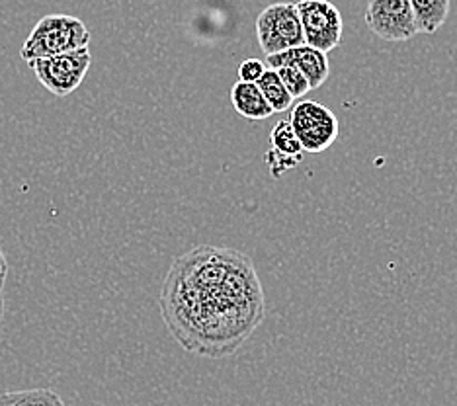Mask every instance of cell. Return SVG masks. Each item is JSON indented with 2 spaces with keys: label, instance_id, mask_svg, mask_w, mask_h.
Here are the masks:
<instances>
[{
  "label": "cell",
  "instance_id": "e0dca14e",
  "mask_svg": "<svg viewBox=\"0 0 457 406\" xmlns=\"http://www.w3.org/2000/svg\"><path fill=\"white\" fill-rule=\"evenodd\" d=\"M4 309H6L4 297H3V294H0V322H3V319H4Z\"/></svg>",
  "mask_w": 457,
  "mask_h": 406
},
{
  "label": "cell",
  "instance_id": "ba28073f",
  "mask_svg": "<svg viewBox=\"0 0 457 406\" xmlns=\"http://www.w3.org/2000/svg\"><path fill=\"white\" fill-rule=\"evenodd\" d=\"M303 153L289 120L278 121L270 133V149L264 153V162L274 178H279L303 162Z\"/></svg>",
  "mask_w": 457,
  "mask_h": 406
},
{
  "label": "cell",
  "instance_id": "30bf717a",
  "mask_svg": "<svg viewBox=\"0 0 457 406\" xmlns=\"http://www.w3.org/2000/svg\"><path fill=\"white\" fill-rule=\"evenodd\" d=\"M231 102L238 116L246 120H268L274 113L256 82L237 80L231 88Z\"/></svg>",
  "mask_w": 457,
  "mask_h": 406
},
{
  "label": "cell",
  "instance_id": "52a82bcc",
  "mask_svg": "<svg viewBox=\"0 0 457 406\" xmlns=\"http://www.w3.org/2000/svg\"><path fill=\"white\" fill-rule=\"evenodd\" d=\"M363 20L383 41H411L419 36L409 0H368Z\"/></svg>",
  "mask_w": 457,
  "mask_h": 406
},
{
  "label": "cell",
  "instance_id": "3957f363",
  "mask_svg": "<svg viewBox=\"0 0 457 406\" xmlns=\"http://www.w3.org/2000/svg\"><path fill=\"white\" fill-rule=\"evenodd\" d=\"M289 123L305 153L319 154L337 143L340 123L337 113L315 100H299L289 108Z\"/></svg>",
  "mask_w": 457,
  "mask_h": 406
},
{
  "label": "cell",
  "instance_id": "6da1fadb",
  "mask_svg": "<svg viewBox=\"0 0 457 406\" xmlns=\"http://www.w3.org/2000/svg\"><path fill=\"white\" fill-rule=\"evenodd\" d=\"M170 336L200 358L221 360L245 346L266 319V297L251 256L200 244L172 262L159 297Z\"/></svg>",
  "mask_w": 457,
  "mask_h": 406
},
{
  "label": "cell",
  "instance_id": "277c9868",
  "mask_svg": "<svg viewBox=\"0 0 457 406\" xmlns=\"http://www.w3.org/2000/svg\"><path fill=\"white\" fill-rule=\"evenodd\" d=\"M254 31L264 55L282 54V51L305 44L295 3L266 6L256 18Z\"/></svg>",
  "mask_w": 457,
  "mask_h": 406
},
{
  "label": "cell",
  "instance_id": "8992f818",
  "mask_svg": "<svg viewBox=\"0 0 457 406\" xmlns=\"http://www.w3.org/2000/svg\"><path fill=\"white\" fill-rule=\"evenodd\" d=\"M295 4L305 46L315 47L320 54H330L332 49H337L345 31L340 10L330 0H299Z\"/></svg>",
  "mask_w": 457,
  "mask_h": 406
},
{
  "label": "cell",
  "instance_id": "5b68a950",
  "mask_svg": "<svg viewBox=\"0 0 457 406\" xmlns=\"http://www.w3.org/2000/svg\"><path fill=\"white\" fill-rule=\"evenodd\" d=\"M92 55L88 47L69 51V54H59L44 59H34L28 65L34 70L36 79L41 87H46L51 94L59 98H65L75 92L87 72L90 69Z\"/></svg>",
  "mask_w": 457,
  "mask_h": 406
},
{
  "label": "cell",
  "instance_id": "7a4b0ae2",
  "mask_svg": "<svg viewBox=\"0 0 457 406\" xmlns=\"http://www.w3.org/2000/svg\"><path fill=\"white\" fill-rule=\"evenodd\" d=\"M90 31L87 24L77 16L69 14H49L39 20L29 31L28 39L20 49V57L26 62L34 59H44L69 51L88 47Z\"/></svg>",
  "mask_w": 457,
  "mask_h": 406
},
{
  "label": "cell",
  "instance_id": "7c38bea8",
  "mask_svg": "<svg viewBox=\"0 0 457 406\" xmlns=\"http://www.w3.org/2000/svg\"><path fill=\"white\" fill-rule=\"evenodd\" d=\"M256 87L261 88L266 102L270 104V106H272L274 113L276 112H286V110L294 106L292 94L287 92L282 79L278 77V72L274 69L266 67V70L262 72V77L256 80Z\"/></svg>",
  "mask_w": 457,
  "mask_h": 406
},
{
  "label": "cell",
  "instance_id": "8fae6325",
  "mask_svg": "<svg viewBox=\"0 0 457 406\" xmlns=\"http://www.w3.org/2000/svg\"><path fill=\"white\" fill-rule=\"evenodd\" d=\"M419 34H436L450 16L452 0H409Z\"/></svg>",
  "mask_w": 457,
  "mask_h": 406
},
{
  "label": "cell",
  "instance_id": "4fadbf2b",
  "mask_svg": "<svg viewBox=\"0 0 457 406\" xmlns=\"http://www.w3.org/2000/svg\"><path fill=\"white\" fill-rule=\"evenodd\" d=\"M0 406H65V402L51 389H28L3 393Z\"/></svg>",
  "mask_w": 457,
  "mask_h": 406
},
{
  "label": "cell",
  "instance_id": "5bb4252c",
  "mask_svg": "<svg viewBox=\"0 0 457 406\" xmlns=\"http://www.w3.org/2000/svg\"><path fill=\"white\" fill-rule=\"evenodd\" d=\"M274 70L278 72V77L282 79L284 87L287 88L289 94H292L294 100L303 98L305 94L311 92L309 80L303 77V72H301L299 69H295L294 65H282V67H278Z\"/></svg>",
  "mask_w": 457,
  "mask_h": 406
},
{
  "label": "cell",
  "instance_id": "2e32d148",
  "mask_svg": "<svg viewBox=\"0 0 457 406\" xmlns=\"http://www.w3.org/2000/svg\"><path fill=\"white\" fill-rule=\"evenodd\" d=\"M8 260H6V254L3 246H0V294H3L4 289V284H6V278H8Z\"/></svg>",
  "mask_w": 457,
  "mask_h": 406
},
{
  "label": "cell",
  "instance_id": "9c48e42d",
  "mask_svg": "<svg viewBox=\"0 0 457 406\" xmlns=\"http://www.w3.org/2000/svg\"><path fill=\"white\" fill-rule=\"evenodd\" d=\"M264 62L268 69L294 65L295 69L303 72V77L309 80L311 90L323 87L330 75V62L327 54H320L315 47H309L305 44L282 51V54L266 55Z\"/></svg>",
  "mask_w": 457,
  "mask_h": 406
},
{
  "label": "cell",
  "instance_id": "9a60e30c",
  "mask_svg": "<svg viewBox=\"0 0 457 406\" xmlns=\"http://www.w3.org/2000/svg\"><path fill=\"white\" fill-rule=\"evenodd\" d=\"M266 70L264 61L261 59H245L241 65H238V80L243 82H256L262 77V72Z\"/></svg>",
  "mask_w": 457,
  "mask_h": 406
}]
</instances>
